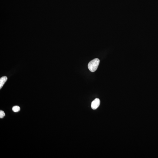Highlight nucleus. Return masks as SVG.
I'll return each mask as SVG.
<instances>
[{
    "instance_id": "f257e3e1",
    "label": "nucleus",
    "mask_w": 158,
    "mask_h": 158,
    "mask_svg": "<svg viewBox=\"0 0 158 158\" xmlns=\"http://www.w3.org/2000/svg\"><path fill=\"white\" fill-rule=\"evenodd\" d=\"M100 62V60L99 59L95 58L89 62L88 64V67L90 72H94L97 69Z\"/></svg>"
},
{
    "instance_id": "f03ea898",
    "label": "nucleus",
    "mask_w": 158,
    "mask_h": 158,
    "mask_svg": "<svg viewBox=\"0 0 158 158\" xmlns=\"http://www.w3.org/2000/svg\"><path fill=\"white\" fill-rule=\"evenodd\" d=\"M100 104V100L99 99H96L92 102L91 107L92 109L95 110L99 107Z\"/></svg>"
},
{
    "instance_id": "7ed1b4c3",
    "label": "nucleus",
    "mask_w": 158,
    "mask_h": 158,
    "mask_svg": "<svg viewBox=\"0 0 158 158\" xmlns=\"http://www.w3.org/2000/svg\"><path fill=\"white\" fill-rule=\"evenodd\" d=\"M7 79V76H3L0 79V89L2 88Z\"/></svg>"
},
{
    "instance_id": "20e7f679",
    "label": "nucleus",
    "mask_w": 158,
    "mask_h": 158,
    "mask_svg": "<svg viewBox=\"0 0 158 158\" xmlns=\"http://www.w3.org/2000/svg\"><path fill=\"white\" fill-rule=\"evenodd\" d=\"M13 111L15 112H17L20 111V107L18 106H14L12 108Z\"/></svg>"
},
{
    "instance_id": "39448f33",
    "label": "nucleus",
    "mask_w": 158,
    "mask_h": 158,
    "mask_svg": "<svg viewBox=\"0 0 158 158\" xmlns=\"http://www.w3.org/2000/svg\"><path fill=\"white\" fill-rule=\"evenodd\" d=\"M5 114L3 111L0 110V118H2L5 117Z\"/></svg>"
}]
</instances>
